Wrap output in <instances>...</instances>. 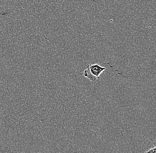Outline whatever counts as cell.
<instances>
[{
  "mask_svg": "<svg viewBox=\"0 0 156 153\" xmlns=\"http://www.w3.org/2000/svg\"><path fill=\"white\" fill-rule=\"evenodd\" d=\"M106 67H101L98 64L87 65V70H84V76L91 81L94 82L100 78V75L106 70Z\"/></svg>",
  "mask_w": 156,
  "mask_h": 153,
  "instance_id": "6da1fadb",
  "label": "cell"
},
{
  "mask_svg": "<svg viewBox=\"0 0 156 153\" xmlns=\"http://www.w3.org/2000/svg\"><path fill=\"white\" fill-rule=\"evenodd\" d=\"M143 153H156V148L155 146H153L151 149L146 151Z\"/></svg>",
  "mask_w": 156,
  "mask_h": 153,
  "instance_id": "7a4b0ae2",
  "label": "cell"
}]
</instances>
